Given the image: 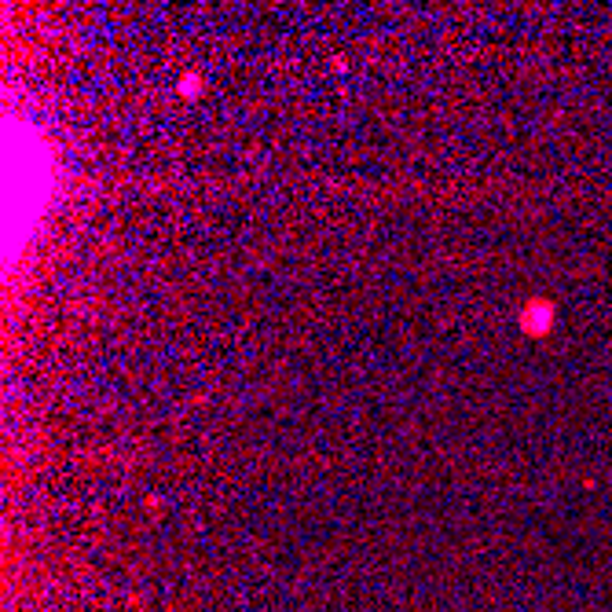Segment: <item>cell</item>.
<instances>
[{
	"instance_id": "1",
	"label": "cell",
	"mask_w": 612,
	"mask_h": 612,
	"mask_svg": "<svg viewBox=\"0 0 612 612\" xmlns=\"http://www.w3.org/2000/svg\"><path fill=\"white\" fill-rule=\"evenodd\" d=\"M517 319H521L525 333H532V338H543V333L553 326V305H550V301H528Z\"/></svg>"
},
{
	"instance_id": "2",
	"label": "cell",
	"mask_w": 612,
	"mask_h": 612,
	"mask_svg": "<svg viewBox=\"0 0 612 612\" xmlns=\"http://www.w3.org/2000/svg\"><path fill=\"white\" fill-rule=\"evenodd\" d=\"M195 92H202V78H198V74H187V78L180 81V96H184V99H191Z\"/></svg>"
}]
</instances>
